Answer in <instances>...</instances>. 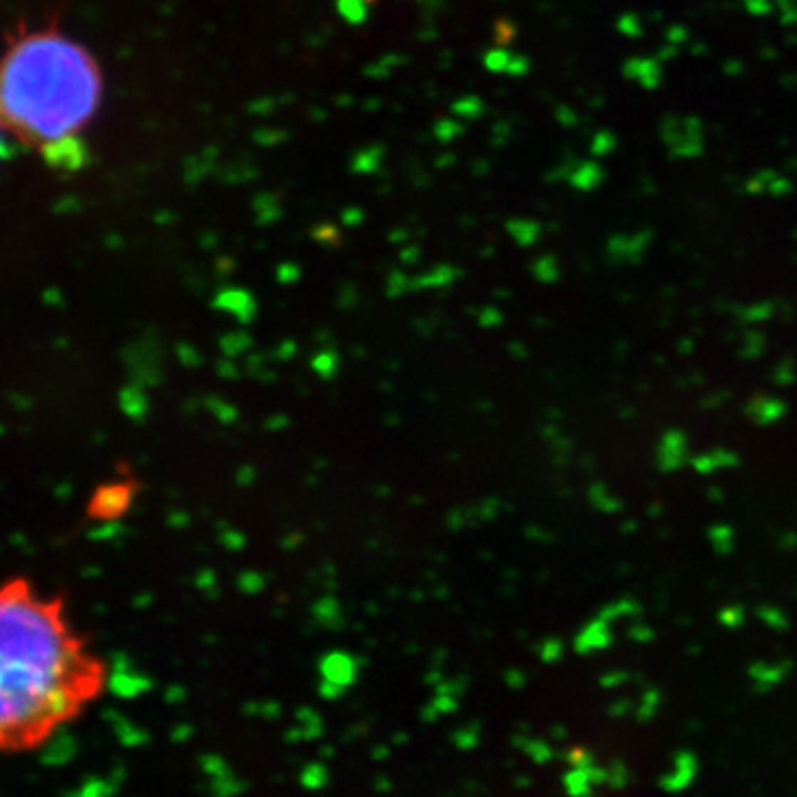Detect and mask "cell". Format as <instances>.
Masks as SVG:
<instances>
[{
    "label": "cell",
    "instance_id": "7a4b0ae2",
    "mask_svg": "<svg viewBox=\"0 0 797 797\" xmlns=\"http://www.w3.org/2000/svg\"><path fill=\"white\" fill-rule=\"evenodd\" d=\"M102 87L89 49L58 29L27 31L0 58V127L51 162L73 160Z\"/></svg>",
    "mask_w": 797,
    "mask_h": 797
},
{
    "label": "cell",
    "instance_id": "277c9868",
    "mask_svg": "<svg viewBox=\"0 0 797 797\" xmlns=\"http://www.w3.org/2000/svg\"><path fill=\"white\" fill-rule=\"evenodd\" d=\"M3 133H5V131H3V127H0V135H3Z\"/></svg>",
    "mask_w": 797,
    "mask_h": 797
},
{
    "label": "cell",
    "instance_id": "6da1fadb",
    "mask_svg": "<svg viewBox=\"0 0 797 797\" xmlns=\"http://www.w3.org/2000/svg\"><path fill=\"white\" fill-rule=\"evenodd\" d=\"M105 667L65 603L27 576L0 578V755L36 753L105 687Z\"/></svg>",
    "mask_w": 797,
    "mask_h": 797
},
{
    "label": "cell",
    "instance_id": "3957f363",
    "mask_svg": "<svg viewBox=\"0 0 797 797\" xmlns=\"http://www.w3.org/2000/svg\"><path fill=\"white\" fill-rule=\"evenodd\" d=\"M321 669H323V678L330 684H335L337 689L353 682L355 678V662L353 658L343 656V653H333V656H328L323 660Z\"/></svg>",
    "mask_w": 797,
    "mask_h": 797
}]
</instances>
